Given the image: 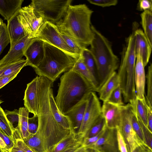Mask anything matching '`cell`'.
I'll return each instance as SVG.
<instances>
[{
	"mask_svg": "<svg viewBox=\"0 0 152 152\" xmlns=\"http://www.w3.org/2000/svg\"><path fill=\"white\" fill-rule=\"evenodd\" d=\"M52 83L46 77H40L39 104L37 115L38 126L37 132L45 152H50L56 144L72 131L60 125L52 113L48 90Z\"/></svg>",
	"mask_w": 152,
	"mask_h": 152,
	"instance_id": "obj_1",
	"label": "cell"
},
{
	"mask_svg": "<svg viewBox=\"0 0 152 152\" xmlns=\"http://www.w3.org/2000/svg\"><path fill=\"white\" fill-rule=\"evenodd\" d=\"M58 86L54 99L58 108L64 115L89 93L95 92L83 77L71 69L61 77Z\"/></svg>",
	"mask_w": 152,
	"mask_h": 152,
	"instance_id": "obj_2",
	"label": "cell"
},
{
	"mask_svg": "<svg viewBox=\"0 0 152 152\" xmlns=\"http://www.w3.org/2000/svg\"><path fill=\"white\" fill-rule=\"evenodd\" d=\"M93 12L85 4H71L62 20L56 25L86 47L90 45L94 38L91 21Z\"/></svg>",
	"mask_w": 152,
	"mask_h": 152,
	"instance_id": "obj_3",
	"label": "cell"
},
{
	"mask_svg": "<svg viewBox=\"0 0 152 152\" xmlns=\"http://www.w3.org/2000/svg\"><path fill=\"white\" fill-rule=\"evenodd\" d=\"M91 28L94 38L90 45V50L96 64L98 91L112 75L116 72L120 63L119 59L114 53L108 40L92 25Z\"/></svg>",
	"mask_w": 152,
	"mask_h": 152,
	"instance_id": "obj_4",
	"label": "cell"
},
{
	"mask_svg": "<svg viewBox=\"0 0 152 152\" xmlns=\"http://www.w3.org/2000/svg\"><path fill=\"white\" fill-rule=\"evenodd\" d=\"M45 42V54L39 65L34 69L39 76L47 78L53 83L63 72L70 70L75 59L62 50Z\"/></svg>",
	"mask_w": 152,
	"mask_h": 152,
	"instance_id": "obj_5",
	"label": "cell"
},
{
	"mask_svg": "<svg viewBox=\"0 0 152 152\" xmlns=\"http://www.w3.org/2000/svg\"><path fill=\"white\" fill-rule=\"evenodd\" d=\"M136 59V53L133 48H127L123 50L117 73L125 103H130L136 98L134 82Z\"/></svg>",
	"mask_w": 152,
	"mask_h": 152,
	"instance_id": "obj_6",
	"label": "cell"
},
{
	"mask_svg": "<svg viewBox=\"0 0 152 152\" xmlns=\"http://www.w3.org/2000/svg\"><path fill=\"white\" fill-rule=\"evenodd\" d=\"M72 0H32L30 4L34 11L45 20L56 24L61 20Z\"/></svg>",
	"mask_w": 152,
	"mask_h": 152,
	"instance_id": "obj_7",
	"label": "cell"
},
{
	"mask_svg": "<svg viewBox=\"0 0 152 152\" xmlns=\"http://www.w3.org/2000/svg\"><path fill=\"white\" fill-rule=\"evenodd\" d=\"M132 106L129 103L121 106V120L119 128L126 144L128 152L146 144L139 138L132 128Z\"/></svg>",
	"mask_w": 152,
	"mask_h": 152,
	"instance_id": "obj_8",
	"label": "cell"
},
{
	"mask_svg": "<svg viewBox=\"0 0 152 152\" xmlns=\"http://www.w3.org/2000/svg\"><path fill=\"white\" fill-rule=\"evenodd\" d=\"M86 106L82 123L77 133L78 136L83 139L91 127L101 115V106L95 92L88 94Z\"/></svg>",
	"mask_w": 152,
	"mask_h": 152,
	"instance_id": "obj_9",
	"label": "cell"
},
{
	"mask_svg": "<svg viewBox=\"0 0 152 152\" xmlns=\"http://www.w3.org/2000/svg\"><path fill=\"white\" fill-rule=\"evenodd\" d=\"M36 38L59 49L75 59L80 56L75 54L67 46L61 36L57 26L51 23L46 22L40 28Z\"/></svg>",
	"mask_w": 152,
	"mask_h": 152,
	"instance_id": "obj_10",
	"label": "cell"
},
{
	"mask_svg": "<svg viewBox=\"0 0 152 152\" xmlns=\"http://www.w3.org/2000/svg\"><path fill=\"white\" fill-rule=\"evenodd\" d=\"M18 19L26 33L31 38H34L42 26L46 22L41 16L36 13L29 4L18 12Z\"/></svg>",
	"mask_w": 152,
	"mask_h": 152,
	"instance_id": "obj_11",
	"label": "cell"
},
{
	"mask_svg": "<svg viewBox=\"0 0 152 152\" xmlns=\"http://www.w3.org/2000/svg\"><path fill=\"white\" fill-rule=\"evenodd\" d=\"M86 147L97 152H119L116 129L107 128L101 137L94 144Z\"/></svg>",
	"mask_w": 152,
	"mask_h": 152,
	"instance_id": "obj_12",
	"label": "cell"
},
{
	"mask_svg": "<svg viewBox=\"0 0 152 152\" xmlns=\"http://www.w3.org/2000/svg\"><path fill=\"white\" fill-rule=\"evenodd\" d=\"M39 76H38L27 84L23 98L24 105L29 111L37 115L39 104Z\"/></svg>",
	"mask_w": 152,
	"mask_h": 152,
	"instance_id": "obj_13",
	"label": "cell"
},
{
	"mask_svg": "<svg viewBox=\"0 0 152 152\" xmlns=\"http://www.w3.org/2000/svg\"><path fill=\"white\" fill-rule=\"evenodd\" d=\"M44 54V42L36 38H33L24 52L26 66H30L34 68L37 67L42 61Z\"/></svg>",
	"mask_w": 152,
	"mask_h": 152,
	"instance_id": "obj_14",
	"label": "cell"
},
{
	"mask_svg": "<svg viewBox=\"0 0 152 152\" xmlns=\"http://www.w3.org/2000/svg\"><path fill=\"white\" fill-rule=\"evenodd\" d=\"M101 114L106 125L109 129H115L119 127L121 120V106L103 102L101 107Z\"/></svg>",
	"mask_w": 152,
	"mask_h": 152,
	"instance_id": "obj_15",
	"label": "cell"
},
{
	"mask_svg": "<svg viewBox=\"0 0 152 152\" xmlns=\"http://www.w3.org/2000/svg\"><path fill=\"white\" fill-rule=\"evenodd\" d=\"M135 37V50L136 55L139 54L141 56L145 67L147 65L150 57L151 46L143 31L137 29L134 31Z\"/></svg>",
	"mask_w": 152,
	"mask_h": 152,
	"instance_id": "obj_16",
	"label": "cell"
},
{
	"mask_svg": "<svg viewBox=\"0 0 152 152\" xmlns=\"http://www.w3.org/2000/svg\"><path fill=\"white\" fill-rule=\"evenodd\" d=\"M33 39L27 35L20 40L10 48L8 53L0 60V64H7L22 59L25 50Z\"/></svg>",
	"mask_w": 152,
	"mask_h": 152,
	"instance_id": "obj_17",
	"label": "cell"
},
{
	"mask_svg": "<svg viewBox=\"0 0 152 152\" xmlns=\"http://www.w3.org/2000/svg\"><path fill=\"white\" fill-rule=\"evenodd\" d=\"M88 95L64 115L69 118L72 130L76 134L79 131L83 120Z\"/></svg>",
	"mask_w": 152,
	"mask_h": 152,
	"instance_id": "obj_18",
	"label": "cell"
},
{
	"mask_svg": "<svg viewBox=\"0 0 152 152\" xmlns=\"http://www.w3.org/2000/svg\"><path fill=\"white\" fill-rule=\"evenodd\" d=\"M142 58L140 56L136 55L134 72V82L136 96L140 99L145 97L146 76Z\"/></svg>",
	"mask_w": 152,
	"mask_h": 152,
	"instance_id": "obj_19",
	"label": "cell"
},
{
	"mask_svg": "<svg viewBox=\"0 0 152 152\" xmlns=\"http://www.w3.org/2000/svg\"><path fill=\"white\" fill-rule=\"evenodd\" d=\"M18 12L7 21V30L10 41V48L28 35L18 19Z\"/></svg>",
	"mask_w": 152,
	"mask_h": 152,
	"instance_id": "obj_20",
	"label": "cell"
},
{
	"mask_svg": "<svg viewBox=\"0 0 152 152\" xmlns=\"http://www.w3.org/2000/svg\"><path fill=\"white\" fill-rule=\"evenodd\" d=\"M83 139L73 131L56 144L50 152H66L80 146Z\"/></svg>",
	"mask_w": 152,
	"mask_h": 152,
	"instance_id": "obj_21",
	"label": "cell"
},
{
	"mask_svg": "<svg viewBox=\"0 0 152 152\" xmlns=\"http://www.w3.org/2000/svg\"><path fill=\"white\" fill-rule=\"evenodd\" d=\"M53 83L50 84L48 90L49 99L52 113L55 119L60 125L64 129L73 131L69 118L61 112L56 104L52 88Z\"/></svg>",
	"mask_w": 152,
	"mask_h": 152,
	"instance_id": "obj_22",
	"label": "cell"
},
{
	"mask_svg": "<svg viewBox=\"0 0 152 152\" xmlns=\"http://www.w3.org/2000/svg\"><path fill=\"white\" fill-rule=\"evenodd\" d=\"M23 0H0V14L8 21L21 8Z\"/></svg>",
	"mask_w": 152,
	"mask_h": 152,
	"instance_id": "obj_23",
	"label": "cell"
},
{
	"mask_svg": "<svg viewBox=\"0 0 152 152\" xmlns=\"http://www.w3.org/2000/svg\"><path fill=\"white\" fill-rule=\"evenodd\" d=\"M18 111L19 120L18 127L17 131L13 135V139L15 142L17 140H22L30 136L28 130V120L29 112L24 107H20Z\"/></svg>",
	"mask_w": 152,
	"mask_h": 152,
	"instance_id": "obj_24",
	"label": "cell"
},
{
	"mask_svg": "<svg viewBox=\"0 0 152 152\" xmlns=\"http://www.w3.org/2000/svg\"><path fill=\"white\" fill-rule=\"evenodd\" d=\"M71 69L80 74L93 87L95 92H98V83L85 65L80 55L78 58L75 59Z\"/></svg>",
	"mask_w": 152,
	"mask_h": 152,
	"instance_id": "obj_25",
	"label": "cell"
},
{
	"mask_svg": "<svg viewBox=\"0 0 152 152\" xmlns=\"http://www.w3.org/2000/svg\"><path fill=\"white\" fill-rule=\"evenodd\" d=\"M119 85L117 73L115 72L98 91L99 99L103 102L106 101L112 92Z\"/></svg>",
	"mask_w": 152,
	"mask_h": 152,
	"instance_id": "obj_26",
	"label": "cell"
},
{
	"mask_svg": "<svg viewBox=\"0 0 152 152\" xmlns=\"http://www.w3.org/2000/svg\"><path fill=\"white\" fill-rule=\"evenodd\" d=\"M134 109L137 116L148 127L147 118V103L145 97L140 99L136 96V99L129 103Z\"/></svg>",
	"mask_w": 152,
	"mask_h": 152,
	"instance_id": "obj_27",
	"label": "cell"
},
{
	"mask_svg": "<svg viewBox=\"0 0 152 152\" xmlns=\"http://www.w3.org/2000/svg\"><path fill=\"white\" fill-rule=\"evenodd\" d=\"M56 25L61 36L66 44L75 54L80 56L83 49L86 47L83 46L77 42L61 27Z\"/></svg>",
	"mask_w": 152,
	"mask_h": 152,
	"instance_id": "obj_28",
	"label": "cell"
},
{
	"mask_svg": "<svg viewBox=\"0 0 152 152\" xmlns=\"http://www.w3.org/2000/svg\"><path fill=\"white\" fill-rule=\"evenodd\" d=\"M143 32L152 46V13L149 11H143L140 14Z\"/></svg>",
	"mask_w": 152,
	"mask_h": 152,
	"instance_id": "obj_29",
	"label": "cell"
},
{
	"mask_svg": "<svg viewBox=\"0 0 152 152\" xmlns=\"http://www.w3.org/2000/svg\"><path fill=\"white\" fill-rule=\"evenodd\" d=\"M80 55L85 65L98 83L96 64L90 49L84 48Z\"/></svg>",
	"mask_w": 152,
	"mask_h": 152,
	"instance_id": "obj_30",
	"label": "cell"
},
{
	"mask_svg": "<svg viewBox=\"0 0 152 152\" xmlns=\"http://www.w3.org/2000/svg\"><path fill=\"white\" fill-rule=\"evenodd\" d=\"M22 140L34 152H45L37 132L35 134Z\"/></svg>",
	"mask_w": 152,
	"mask_h": 152,
	"instance_id": "obj_31",
	"label": "cell"
},
{
	"mask_svg": "<svg viewBox=\"0 0 152 152\" xmlns=\"http://www.w3.org/2000/svg\"><path fill=\"white\" fill-rule=\"evenodd\" d=\"M0 132L14 140L13 129L1 107L0 108Z\"/></svg>",
	"mask_w": 152,
	"mask_h": 152,
	"instance_id": "obj_32",
	"label": "cell"
},
{
	"mask_svg": "<svg viewBox=\"0 0 152 152\" xmlns=\"http://www.w3.org/2000/svg\"><path fill=\"white\" fill-rule=\"evenodd\" d=\"M146 78L147 79V94L145 97L148 105L152 107V64L148 66Z\"/></svg>",
	"mask_w": 152,
	"mask_h": 152,
	"instance_id": "obj_33",
	"label": "cell"
},
{
	"mask_svg": "<svg viewBox=\"0 0 152 152\" xmlns=\"http://www.w3.org/2000/svg\"><path fill=\"white\" fill-rule=\"evenodd\" d=\"M4 112L7 120L12 127L14 134L18 130L19 124V118L18 110L15 109L12 111L5 110Z\"/></svg>",
	"mask_w": 152,
	"mask_h": 152,
	"instance_id": "obj_34",
	"label": "cell"
},
{
	"mask_svg": "<svg viewBox=\"0 0 152 152\" xmlns=\"http://www.w3.org/2000/svg\"><path fill=\"white\" fill-rule=\"evenodd\" d=\"M122 92L120 85L118 86L112 92L106 102L119 106L124 105L122 97Z\"/></svg>",
	"mask_w": 152,
	"mask_h": 152,
	"instance_id": "obj_35",
	"label": "cell"
},
{
	"mask_svg": "<svg viewBox=\"0 0 152 152\" xmlns=\"http://www.w3.org/2000/svg\"><path fill=\"white\" fill-rule=\"evenodd\" d=\"M26 59L23 58L14 62L0 76L8 75L17 72H20L23 68L26 66Z\"/></svg>",
	"mask_w": 152,
	"mask_h": 152,
	"instance_id": "obj_36",
	"label": "cell"
},
{
	"mask_svg": "<svg viewBox=\"0 0 152 152\" xmlns=\"http://www.w3.org/2000/svg\"><path fill=\"white\" fill-rule=\"evenodd\" d=\"M10 43V41L7 31V26L3 23L0 28V55Z\"/></svg>",
	"mask_w": 152,
	"mask_h": 152,
	"instance_id": "obj_37",
	"label": "cell"
},
{
	"mask_svg": "<svg viewBox=\"0 0 152 152\" xmlns=\"http://www.w3.org/2000/svg\"><path fill=\"white\" fill-rule=\"evenodd\" d=\"M105 124L104 119L101 114L85 137L89 138L96 135L101 130Z\"/></svg>",
	"mask_w": 152,
	"mask_h": 152,
	"instance_id": "obj_38",
	"label": "cell"
},
{
	"mask_svg": "<svg viewBox=\"0 0 152 152\" xmlns=\"http://www.w3.org/2000/svg\"><path fill=\"white\" fill-rule=\"evenodd\" d=\"M132 107L131 121L132 128L139 138L143 142L145 143L144 136L141 126L138 121L137 114L132 106Z\"/></svg>",
	"mask_w": 152,
	"mask_h": 152,
	"instance_id": "obj_39",
	"label": "cell"
},
{
	"mask_svg": "<svg viewBox=\"0 0 152 152\" xmlns=\"http://www.w3.org/2000/svg\"><path fill=\"white\" fill-rule=\"evenodd\" d=\"M107 128L105 124L101 130L96 135L91 137L84 138L83 140L82 144L86 146H88L94 144L103 135Z\"/></svg>",
	"mask_w": 152,
	"mask_h": 152,
	"instance_id": "obj_40",
	"label": "cell"
},
{
	"mask_svg": "<svg viewBox=\"0 0 152 152\" xmlns=\"http://www.w3.org/2000/svg\"><path fill=\"white\" fill-rule=\"evenodd\" d=\"M38 126V120L37 115H34L28 118V131L30 136L35 134L37 131Z\"/></svg>",
	"mask_w": 152,
	"mask_h": 152,
	"instance_id": "obj_41",
	"label": "cell"
},
{
	"mask_svg": "<svg viewBox=\"0 0 152 152\" xmlns=\"http://www.w3.org/2000/svg\"><path fill=\"white\" fill-rule=\"evenodd\" d=\"M89 3L103 7L115 6L118 2L117 0H88Z\"/></svg>",
	"mask_w": 152,
	"mask_h": 152,
	"instance_id": "obj_42",
	"label": "cell"
},
{
	"mask_svg": "<svg viewBox=\"0 0 152 152\" xmlns=\"http://www.w3.org/2000/svg\"><path fill=\"white\" fill-rule=\"evenodd\" d=\"M116 129L118 147L119 152H128L126 144L119 127Z\"/></svg>",
	"mask_w": 152,
	"mask_h": 152,
	"instance_id": "obj_43",
	"label": "cell"
},
{
	"mask_svg": "<svg viewBox=\"0 0 152 152\" xmlns=\"http://www.w3.org/2000/svg\"><path fill=\"white\" fill-rule=\"evenodd\" d=\"M138 10L141 11H152L151 0H140L137 5Z\"/></svg>",
	"mask_w": 152,
	"mask_h": 152,
	"instance_id": "obj_44",
	"label": "cell"
},
{
	"mask_svg": "<svg viewBox=\"0 0 152 152\" xmlns=\"http://www.w3.org/2000/svg\"><path fill=\"white\" fill-rule=\"evenodd\" d=\"M19 72H17L9 75L0 76V89L12 80Z\"/></svg>",
	"mask_w": 152,
	"mask_h": 152,
	"instance_id": "obj_45",
	"label": "cell"
},
{
	"mask_svg": "<svg viewBox=\"0 0 152 152\" xmlns=\"http://www.w3.org/2000/svg\"><path fill=\"white\" fill-rule=\"evenodd\" d=\"M0 137L4 141L10 151L14 146L15 143L14 140L0 132Z\"/></svg>",
	"mask_w": 152,
	"mask_h": 152,
	"instance_id": "obj_46",
	"label": "cell"
},
{
	"mask_svg": "<svg viewBox=\"0 0 152 152\" xmlns=\"http://www.w3.org/2000/svg\"><path fill=\"white\" fill-rule=\"evenodd\" d=\"M15 144L23 152H34L22 139H18L15 141Z\"/></svg>",
	"mask_w": 152,
	"mask_h": 152,
	"instance_id": "obj_47",
	"label": "cell"
},
{
	"mask_svg": "<svg viewBox=\"0 0 152 152\" xmlns=\"http://www.w3.org/2000/svg\"><path fill=\"white\" fill-rule=\"evenodd\" d=\"M147 118L148 127L152 131V107L147 105Z\"/></svg>",
	"mask_w": 152,
	"mask_h": 152,
	"instance_id": "obj_48",
	"label": "cell"
},
{
	"mask_svg": "<svg viewBox=\"0 0 152 152\" xmlns=\"http://www.w3.org/2000/svg\"><path fill=\"white\" fill-rule=\"evenodd\" d=\"M131 152H152V150L146 144H144L137 147Z\"/></svg>",
	"mask_w": 152,
	"mask_h": 152,
	"instance_id": "obj_49",
	"label": "cell"
},
{
	"mask_svg": "<svg viewBox=\"0 0 152 152\" xmlns=\"http://www.w3.org/2000/svg\"><path fill=\"white\" fill-rule=\"evenodd\" d=\"M67 152H97L88 148L82 144L77 148Z\"/></svg>",
	"mask_w": 152,
	"mask_h": 152,
	"instance_id": "obj_50",
	"label": "cell"
},
{
	"mask_svg": "<svg viewBox=\"0 0 152 152\" xmlns=\"http://www.w3.org/2000/svg\"><path fill=\"white\" fill-rule=\"evenodd\" d=\"M0 149L1 152H9L10 150L4 141L0 137Z\"/></svg>",
	"mask_w": 152,
	"mask_h": 152,
	"instance_id": "obj_51",
	"label": "cell"
},
{
	"mask_svg": "<svg viewBox=\"0 0 152 152\" xmlns=\"http://www.w3.org/2000/svg\"><path fill=\"white\" fill-rule=\"evenodd\" d=\"M14 62L10 63L7 64H0V76Z\"/></svg>",
	"mask_w": 152,
	"mask_h": 152,
	"instance_id": "obj_52",
	"label": "cell"
},
{
	"mask_svg": "<svg viewBox=\"0 0 152 152\" xmlns=\"http://www.w3.org/2000/svg\"><path fill=\"white\" fill-rule=\"evenodd\" d=\"M10 152H23L17 145L15 144L13 147L10 150Z\"/></svg>",
	"mask_w": 152,
	"mask_h": 152,
	"instance_id": "obj_53",
	"label": "cell"
},
{
	"mask_svg": "<svg viewBox=\"0 0 152 152\" xmlns=\"http://www.w3.org/2000/svg\"><path fill=\"white\" fill-rule=\"evenodd\" d=\"M3 23V20L1 19V18H0V28L2 24Z\"/></svg>",
	"mask_w": 152,
	"mask_h": 152,
	"instance_id": "obj_54",
	"label": "cell"
},
{
	"mask_svg": "<svg viewBox=\"0 0 152 152\" xmlns=\"http://www.w3.org/2000/svg\"><path fill=\"white\" fill-rule=\"evenodd\" d=\"M2 102V101L0 99V108L1 107V106H0V104H1V103Z\"/></svg>",
	"mask_w": 152,
	"mask_h": 152,
	"instance_id": "obj_55",
	"label": "cell"
},
{
	"mask_svg": "<svg viewBox=\"0 0 152 152\" xmlns=\"http://www.w3.org/2000/svg\"><path fill=\"white\" fill-rule=\"evenodd\" d=\"M0 152H1V151L0 149Z\"/></svg>",
	"mask_w": 152,
	"mask_h": 152,
	"instance_id": "obj_56",
	"label": "cell"
},
{
	"mask_svg": "<svg viewBox=\"0 0 152 152\" xmlns=\"http://www.w3.org/2000/svg\"></svg>",
	"mask_w": 152,
	"mask_h": 152,
	"instance_id": "obj_57",
	"label": "cell"
}]
</instances>
